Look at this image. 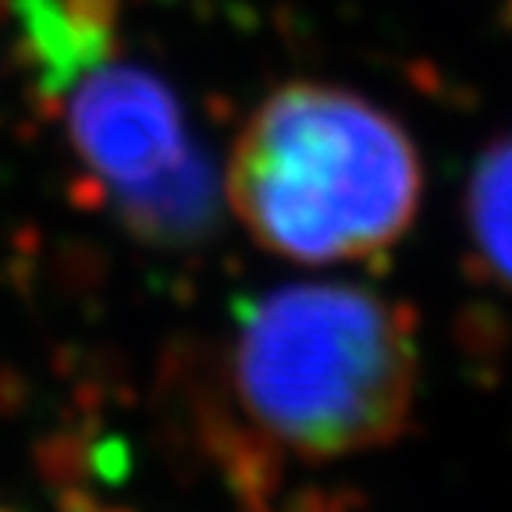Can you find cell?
<instances>
[{"label":"cell","mask_w":512,"mask_h":512,"mask_svg":"<svg viewBox=\"0 0 512 512\" xmlns=\"http://www.w3.org/2000/svg\"><path fill=\"white\" fill-rule=\"evenodd\" d=\"M18 25L47 93H64L111 54L107 0H18Z\"/></svg>","instance_id":"obj_4"},{"label":"cell","mask_w":512,"mask_h":512,"mask_svg":"<svg viewBox=\"0 0 512 512\" xmlns=\"http://www.w3.org/2000/svg\"><path fill=\"white\" fill-rule=\"evenodd\" d=\"M68 136L128 232L153 246L196 242L217 214L214 175L168 82L111 54L64 89Z\"/></svg>","instance_id":"obj_3"},{"label":"cell","mask_w":512,"mask_h":512,"mask_svg":"<svg viewBox=\"0 0 512 512\" xmlns=\"http://www.w3.org/2000/svg\"><path fill=\"white\" fill-rule=\"evenodd\" d=\"M466 214L488 274L512 288V136L484 153L470 185Z\"/></svg>","instance_id":"obj_5"},{"label":"cell","mask_w":512,"mask_h":512,"mask_svg":"<svg viewBox=\"0 0 512 512\" xmlns=\"http://www.w3.org/2000/svg\"><path fill=\"white\" fill-rule=\"evenodd\" d=\"M232 377L246 413L278 445L356 456L388 445L413 413V320L370 288H278L239 313Z\"/></svg>","instance_id":"obj_2"},{"label":"cell","mask_w":512,"mask_h":512,"mask_svg":"<svg viewBox=\"0 0 512 512\" xmlns=\"http://www.w3.org/2000/svg\"><path fill=\"white\" fill-rule=\"evenodd\" d=\"M424 196V164L406 128L349 89L292 82L242 128L228 200L267 253L303 264L392 249Z\"/></svg>","instance_id":"obj_1"}]
</instances>
